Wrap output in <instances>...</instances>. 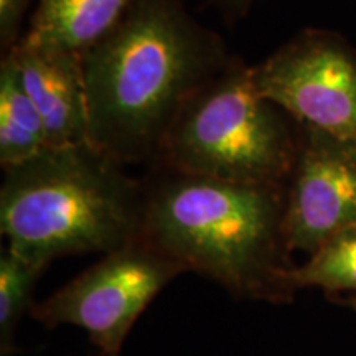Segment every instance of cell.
Instances as JSON below:
<instances>
[{
  "label": "cell",
  "instance_id": "obj_1",
  "mask_svg": "<svg viewBox=\"0 0 356 356\" xmlns=\"http://www.w3.org/2000/svg\"><path fill=\"white\" fill-rule=\"evenodd\" d=\"M229 63L181 0H134L81 55L89 144L124 167L159 159L184 106Z\"/></svg>",
  "mask_w": 356,
  "mask_h": 356
},
{
  "label": "cell",
  "instance_id": "obj_2",
  "mask_svg": "<svg viewBox=\"0 0 356 356\" xmlns=\"http://www.w3.org/2000/svg\"><path fill=\"white\" fill-rule=\"evenodd\" d=\"M284 186L246 185L167 170L145 190L142 236L184 267L249 300L296 292L284 234Z\"/></svg>",
  "mask_w": 356,
  "mask_h": 356
},
{
  "label": "cell",
  "instance_id": "obj_3",
  "mask_svg": "<svg viewBox=\"0 0 356 356\" xmlns=\"http://www.w3.org/2000/svg\"><path fill=\"white\" fill-rule=\"evenodd\" d=\"M145 190L89 142L44 147L3 168L0 231L7 246L48 267L65 256L109 254L144 231Z\"/></svg>",
  "mask_w": 356,
  "mask_h": 356
},
{
  "label": "cell",
  "instance_id": "obj_4",
  "mask_svg": "<svg viewBox=\"0 0 356 356\" xmlns=\"http://www.w3.org/2000/svg\"><path fill=\"white\" fill-rule=\"evenodd\" d=\"M279 109L257 95L251 68L229 63L184 106L159 160L188 175L284 186L299 149Z\"/></svg>",
  "mask_w": 356,
  "mask_h": 356
},
{
  "label": "cell",
  "instance_id": "obj_5",
  "mask_svg": "<svg viewBox=\"0 0 356 356\" xmlns=\"http://www.w3.org/2000/svg\"><path fill=\"white\" fill-rule=\"evenodd\" d=\"M184 267L144 236L104 254L32 309L47 327L73 325L104 356H119L144 310Z\"/></svg>",
  "mask_w": 356,
  "mask_h": 356
},
{
  "label": "cell",
  "instance_id": "obj_6",
  "mask_svg": "<svg viewBox=\"0 0 356 356\" xmlns=\"http://www.w3.org/2000/svg\"><path fill=\"white\" fill-rule=\"evenodd\" d=\"M257 95L307 127L356 142V51L309 33L251 66Z\"/></svg>",
  "mask_w": 356,
  "mask_h": 356
},
{
  "label": "cell",
  "instance_id": "obj_7",
  "mask_svg": "<svg viewBox=\"0 0 356 356\" xmlns=\"http://www.w3.org/2000/svg\"><path fill=\"white\" fill-rule=\"evenodd\" d=\"M286 198L284 234L291 251L314 254L356 225V142L305 126Z\"/></svg>",
  "mask_w": 356,
  "mask_h": 356
},
{
  "label": "cell",
  "instance_id": "obj_8",
  "mask_svg": "<svg viewBox=\"0 0 356 356\" xmlns=\"http://www.w3.org/2000/svg\"><path fill=\"white\" fill-rule=\"evenodd\" d=\"M6 58L42 115L47 147L89 142L81 55L22 38Z\"/></svg>",
  "mask_w": 356,
  "mask_h": 356
},
{
  "label": "cell",
  "instance_id": "obj_9",
  "mask_svg": "<svg viewBox=\"0 0 356 356\" xmlns=\"http://www.w3.org/2000/svg\"><path fill=\"white\" fill-rule=\"evenodd\" d=\"M134 0H38L26 42L83 55L122 19Z\"/></svg>",
  "mask_w": 356,
  "mask_h": 356
},
{
  "label": "cell",
  "instance_id": "obj_10",
  "mask_svg": "<svg viewBox=\"0 0 356 356\" xmlns=\"http://www.w3.org/2000/svg\"><path fill=\"white\" fill-rule=\"evenodd\" d=\"M44 147L42 115L6 58L0 68V163L3 168L19 165Z\"/></svg>",
  "mask_w": 356,
  "mask_h": 356
},
{
  "label": "cell",
  "instance_id": "obj_11",
  "mask_svg": "<svg viewBox=\"0 0 356 356\" xmlns=\"http://www.w3.org/2000/svg\"><path fill=\"white\" fill-rule=\"evenodd\" d=\"M293 291L318 287L328 293H356V225L323 243L304 266L289 274Z\"/></svg>",
  "mask_w": 356,
  "mask_h": 356
},
{
  "label": "cell",
  "instance_id": "obj_12",
  "mask_svg": "<svg viewBox=\"0 0 356 356\" xmlns=\"http://www.w3.org/2000/svg\"><path fill=\"white\" fill-rule=\"evenodd\" d=\"M47 267L26 259L10 248L0 254V356H12L15 333L26 310H32L37 280Z\"/></svg>",
  "mask_w": 356,
  "mask_h": 356
},
{
  "label": "cell",
  "instance_id": "obj_13",
  "mask_svg": "<svg viewBox=\"0 0 356 356\" xmlns=\"http://www.w3.org/2000/svg\"><path fill=\"white\" fill-rule=\"evenodd\" d=\"M30 0H0V37L2 43L12 48L19 40V26Z\"/></svg>",
  "mask_w": 356,
  "mask_h": 356
},
{
  "label": "cell",
  "instance_id": "obj_14",
  "mask_svg": "<svg viewBox=\"0 0 356 356\" xmlns=\"http://www.w3.org/2000/svg\"><path fill=\"white\" fill-rule=\"evenodd\" d=\"M254 2L256 0H215V3L220 7L222 15L229 22L238 20L246 15Z\"/></svg>",
  "mask_w": 356,
  "mask_h": 356
},
{
  "label": "cell",
  "instance_id": "obj_15",
  "mask_svg": "<svg viewBox=\"0 0 356 356\" xmlns=\"http://www.w3.org/2000/svg\"><path fill=\"white\" fill-rule=\"evenodd\" d=\"M337 302H340V304H345L348 305L351 310L356 312V293H351L348 297H343V299H335Z\"/></svg>",
  "mask_w": 356,
  "mask_h": 356
}]
</instances>
